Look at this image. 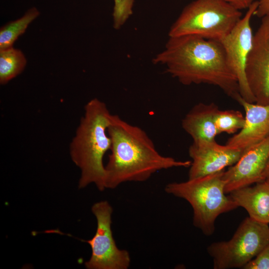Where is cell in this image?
Returning <instances> with one entry per match:
<instances>
[{
  "mask_svg": "<svg viewBox=\"0 0 269 269\" xmlns=\"http://www.w3.org/2000/svg\"><path fill=\"white\" fill-rule=\"evenodd\" d=\"M153 62L165 66L167 72L183 85H212L236 101L241 97L237 77L219 40L191 35L169 37Z\"/></svg>",
  "mask_w": 269,
  "mask_h": 269,
  "instance_id": "6da1fadb",
  "label": "cell"
},
{
  "mask_svg": "<svg viewBox=\"0 0 269 269\" xmlns=\"http://www.w3.org/2000/svg\"><path fill=\"white\" fill-rule=\"evenodd\" d=\"M243 269H269V245L261 251Z\"/></svg>",
  "mask_w": 269,
  "mask_h": 269,
  "instance_id": "d6986e66",
  "label": "cell"
},
{
  "mask_svg": "<svg viewBox=\"0 0 269 269\" xmlns=\"http://www.w3.org/2000/svg\"><path fill=\"white\" fill-rule=\"evenodd\" d=\"M26 64L23 53L10 47L0 50V83L5 84L20 74Z\"/></svg>",
  "mask_w": 269,
  "mask_h": 269,
  "instance_id": "9a60e30c",
  "label": "cell"
},
{
  "mask_svg": "<svg viewBox=\"0 0 269 269\" xmlns=\"http://www.w3.org/2000/svg\"><path fill=\"white\" fill-rule=\"evenodd\" d=\"M245 123V116L238 110H219L215 118V126L219 134L222 133L234 134L241 130Z\"/></svg>",
  "mask_w": 269,
  "mask_h": 269,
  "instance_id": "e0dca14e",
  "label": "cell"
},
{
  "mask_svg": "<svg viewBox=\"0 0 269 269\" xmlns=\"http://www.w3.org/2000/svg\"><path fill=\"white\" fill-rule=\"evenodd\" d=\"M134 0H114L113 26L120 29L133 14Z\"/></svg>",
  "mask_w": 269,
  "mask_h": 269,
  "instance_id": "ac0fdd59",
  "label": "cell"
},
{
  "mask_svg": "<svg viewBox=\"0 0 269 269\" xmlns=\"http://www.w3.org/2000/svg\"><path fill=\"white\" fill-rule=\"evenodd\" d=\"M111 139L105 165V188L126 182H143L156 172L173 167H189L190 160H178L161 154L141 128L112 114L108 128Z\"/></svg>",
  "mask_w": 269,
  "mask_h": 269,
  "instance_id": "7a4b0ae2",
  "label": "cell"
},
{
  "mask_svg": "<svg viewBox=\"0 0 269 269\" xmlns=\"http://www.w3.org/2000/svg\"><path fill=\"white\" fill-rule=\"evenodd\" d=\"M219 110L214 103H198L182 120V128L191 137L193 141L214 140L219 134L215 126V118Z\"/></svg>",
  "mask_w": 269,
  "mask_h": 269,
  "instance_id": "4fadbf2b",
  "label": "cell"
},
{
  "mask_svg": "<svg viewBox=\"0 0 269 269\" xmlns=\"http://www.w3.org/2000/svg\"><path fill=\"white\" fill-rule=\"evenodd\" d=\"M39 14L37 9L32 7L20 18L1 27L0 29V50L12 47L15 40L25 32L28 25Z\"/></svg>",
  "mask_w": 269,
  "mask_h": 269,
  "instance_id": "2e32d148",
  "label": "cell"
},
{
  "mask_svg": "<svg viewBox=\"0 0 269 269\" xmlns=\"http://www.w3.org/2000/svg\"><path fill=\"white\" fill-rule=\"evenodd\" d=\"M269 245V224L249 217L228 241L214 242L207 251L214 269L242 268Z\"/></svg>",
  "mask_w": 269,
  "mask_h": 269,
  "instance_id": "8992f818",
  "label": "cell"
},
{
  "mask_svg": "<svg viewBox=\"0 0 269 269\" xmlns=\"http://www.w3.org/2000/svg\"><path fill=\"white\" fill-rule=\"evenodd\" d=\"M258 5L255 15L259 18L269 15V0H258Z\"/></svg>",
  "mask_w": 269,
  "mask_h": 269,
  "instance_id": "ffe728a7",
  "label": "cell"
},
{
  "mask_svg": "<svg viewBox=\"0 0 269 269\" xmlns=\"http://www.w3.org/2000/svg\"><path fill=\"white\" fill-rule=\"evenodd\" d=\"M225 0H194L187 4L171 26L169 37L195 35L219 40L242 17Z\"/></svg>",
  "mask_w": 269,
  "mask_h": 269,
  "instance_id": "5b68a950",
  "label": "cell"
},
{
  "mask_svg": "<svg viewBox=\"0 0 269 269\" xmlns=\"http://www.w3.org/2000/svg\"><path fill=\"white\" fill-rule=\"evenodd\" d=\"M112 115L106 104L97 98L91 99L84 107L69 146L71 159L81 171L80 188L93 183L100 191L106 189L103 159L111 146L108 128Z\"/></svg>",
  "mask_w": 269,
  "mask_h": 269,
  "instance_id": "3957f363",
  "label": "cell"
},
{
  "mask_svg": "<svg viewBox=\"0 0 269 269\" xmlns=\"http://www.w3.org/2000/svg\"><path fill=\"white\" fill-rule=\"evenodd\" d=\"M188 152L192 159L188 179L224 170L235 164L243 154L241 150L218 144L215 140L193 141Z\"/></svg>",
  "mask_w": 269,
  "mask_h": 269,
  "instance_id": "30bf717a",
  "label": "cell"
},
{
  "mask_svg": "<svg viewBox=\"0 0 269 269\" xmlns=\"http://www.w3.org/2000/svg\"><path fill=\"white\" fill-rule=\"evenodd\" d=\"M269 160V136L245 151L235 164L224 171L225 193L263 181Z\"/></svg>",
  "mask_w": 269,
  "mask_h": 269,
  "instance_id": "8fae6325",
  "label": "cell"
},
{
  "mask_svg": "<svg viewBox=\"0 0 269 269\" xmlns=\"http://www.w3.org/2000/svg\"><path fill=\"white\" fill-rule=\"evenodd\" d=\"M224 170L181 182H171L165 191L187 201L193 209V224L205 236L213 235L221 214L237 208L225 192Z\"/></svg>",
  "mask_w": 269,
  "mask_h": 269,
  "instance_id": "277c9868",
  "label": "cell"
},
{
  "mask_svg": "<svg viewBox=\"0 0 269 269\" xmlns=\"http://www.w3.org/2000/svg\"><path fill=\"white\" fill-rule=\"evenodd\" d=\"M246 76L255 103L269 104V15L261 18V24L254 34L249 54Z\"/></svg>",
  "mask_w": 269,
  "mask_h": 269,
  "instance_id": "9c48e42d",
  "label": "cell"
},
{
  "mask_svg": "<svg viewBox=\"0 0 269 269\" xmlns=\"http://www.w3.org/2000/svg\"><path fill=\"white\" fill-rule=\"evenodd\" d=\"M229 194L238 207L247 211L250 218L269 224V182H257Z\"/></svg>",
  "mask_w": 269,
  "mask_h": 269,
  "instance_id": "5bb4252c",
  "label": "cell"
},
{
  "mask_svg": "<svg viewBox=\"0 0 269 269\" xmlns=\"http://www.w3.org/2000/svg\"><path fill=\"white\" fill-rule=\"evenodd\" d=\"M113 208L107 201L95 203L92 211L97 220L95 235L85 241L91 248L90 259L85 263L88 269H128L131 264L129 252L120 249L113 238L112 225Z\"/></svg>",
  "mask_w": 269,
  "mask_h": 269,
  "instance_id": "52a82bcc",
  "label": "cell"
},
{
  "mask_svg": "<svg viewBox=\"0 0 269 269\" xmlns=\"http://www.w3.org/2000/svg\"><path fill=\"white\" fill-rule=\"evenodd\" d=\"M258 5V1L255 0L232 30L219 40L224 49L228 62L237 77L240 95L251 103H255V99L247 81L246 67L254 37L251 20Z\"/></svg>",
  "mask_w": 269,
  "mask_h": 269,
  "instance_id": "ba28073f",
  "label": "cell"
},
{
  "mask_svg": "<svg viewBox=\"0 0 269 269\" xmlns=\"http://www.w3.org/2000/svg\"><path fill=\"white\" fill-rule=\"evenodd\" d=\"M244 108L245 123L239 132L230 137L226 145L244 153L269 136V104L251 103L240 97L237 100Z\"/></svg>",
  "mask_w": 269,
  "mask_h": 269,
  "instance_id": "7c38bea8",
  "label": "cell"
},
{
  "mask_svg": "<svg viewBox=\"0 0 269 269\" xmlns=\"http://www.w3.org/2000/svg\"><path fill=\"white\" fill-rule=\"evenodd\" d=\"M235 8L241 10L248 9L255 0H225Z\"/></svg>",
  "mask_w": 269,
  "mask_h": 269,
  "instance_id": "44dd1931",
  "label": "cell"
},
{
  "mask_svg": "<svg viewBox=\"0 0 269 269\" xmlns=\"http://www.w3.org/2000/svg\"><path fill=\"white\" fill-rule=\"evenodd\" d=\"M263 181L269 182V160L264 172Z\"/></svg>",
  "mask_w": 269,
  "mask_h": 269,
  "instance_id": "7402d4cb",
  "label": "cell"
}]
</instances>
